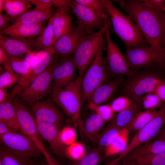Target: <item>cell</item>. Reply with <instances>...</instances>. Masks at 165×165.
Masks as SVG:
<instances>
[{
	"mask_svg": "<svg viewBox=\"0 0 165 165\" xmlns=\"http://www.w3.org/2000/svg\"><path fill=\"white\" fill-rule=\"evenodd\" d=\"M107 165H123L120 161L116 159L108 163Z\"/></svg>",
	"mask_w": 165,
	"mask_h": 165,
	"instance_id": "cell-54",
	"label": "cell"
},
{
	"mask_svg": "<svg viewBox=\"0 0 165 165\" xmlns=\"http://www.w3.org/2000/svg\"><path fill=\"white\" fill-rule=\"evenodd\" d=\"M88 34L79 25L73 26L67 33L60 37L52 46L53 55L59 58L66 57L73 54L80 43Z\"/></svg>",
	"mask_w": 165,
	"mask_h": 165,
	"instance_id": "cell-12",
	"label": "cell"
},
{
	"mask_svg": "<svg viewBox=\"0 0 165 165\" xmlns=\"http://www.w3.org/2000/svg\"><path fill=\"white\" fill-rule=\"evenodd\" d=\"M32 165H46V164H44L43 163H32Z\"/></svg>",
	"mask_w": 165,
	"mask_h": 165,
	"instance_id": "cell-56",
	"label": "cell"
},
{
	"mask_svg": "<svg viewBox=\"0 0 165 165\" xmlns=\"http://www.w3.org/2000/svg\"><path fill=\"white\" fill-rule=\"evenodd\" d=\"M113 29L122 40L126 48H134L146 45L144 36L133 20L119 11L110 0H105Z\"/></svg>",
	"mask_w": 165,
	"mask_h": 165,
	"instance_id": "cell-3",
	"label": "cell"
},
{
	"mask_svg": "<svg viewBox=\"0 0 165 165\" xmlns=\"http://www.w3.org/2000/svg\"><path fill=\"white\" fill-rule=\"evenodd\" d=\"M59 58L58 56L54 55L48 67L19 95L23 101L28 104L33 103L40 101L51 93L52 73Z\"/></svg>",
	"mask_w": 165,
	"mask_h": 165,
	"instance_id": "cell-5",
	"label": "cell"
},
{
	"mask_svg": "<svg viewBox=\"0 0 165 165\" xmlns=\"http://www.w3.org/2000/svg\"><path fill=\"white\" fill-rule=\"evenodd\" d=\"M61 140L65 145H70L75 142L77 136L75 130L72 127H64L60 133Z\"/></svg>",
	"mask_w": 165,
	"mask_h": 165,
	"instance_id": "cell-43",
	"label": "cell"
},
{
	"mask_svg": "<svg viewBox=\"0 0 165 165\" xmlns=\"http://www.w3.org/2000/svg\"><path fill=\"white\" fill-rule=\"evenodd\" d=\"M120 161L123 165H141L125 158H123Z\"/></svg>",
	"mask_w": 165,
	"mask_h": 165,
	"instance_id": "cell-52",
	"label": "cell"
},
{
	"mask_svg": "<svg viewBox=\"0 0 165 165\" xmlns=\"http://www.w3.org/2000/svg\"><path fill=\"white\" fill-rule=\"evenodd\" d=\"M89 107L92 111L96 112L105 122L110 121L115 113L110 105H100Z\"/></svg>",
	"mask_w": 165,
	"mask_h": 165,
	"instance_id": "cell-40",
	"label": "cell"
},
{
	"mask_svg": "<svg viewBox=\"0 0 165 165\" xmlns=\"http://www.w3.org/2000/svg\"><path fill=\"white\" fill-rule=\"evenodd\" d=\"M103 152L97 148L77 160L72 161L70 165H99L105 158Z\"/></svg>",
	"mask_w": 165,
	"mask_h": 165,
	"instance_id": "cell-35",
	"label": "cell"
},
{
	"mask_svg": "<svg viewBox=\"0 0 165 165\" xmlns=\"http://www.w3.org/2000/svg\"><path fill=\"white\" fill-rule=\"evenodd\" d=\"M0 163L2 165H32L30 158L13 153L1 145Z\"/></svg>",
	"mask_w": 165,
	"mask_h": 165,
	"instance_id": "cell-30",
	"label": "cell"
},
{
	"mask_svg": "<svg viewBox=\"0 0 165 165\" xmlns=\"http://www.w3.org/2000/svg\"><path fill=\"white\" fill-rule=\"evenodd\" d=\"M102 47L103 44L82 76L81 105L87 101L97 88L107 81V72L103 64Z\"/></svg>",
	"mask_w": 165,
	"mask_h": 165,
	"instance_id": "cell-4",
	"label": "cell"
},
{
	"mask_svg": "<svg viewBox=\"0 0 165 165\" xmlns=\"http://www.w3.org/2000/svg\"><path fill=\"white\" fill-rule=\"evenodd\" d=\"M125 56L129 68L134 70L149 67L156 64L161 66L165 64L163 52H157L146 45L127 49Z\"/></svg>",
	"mask_w": 165,
	"mask_h": 165,
	"instance_id": "cell-8",
	"label": "cell"
},
{
	"mask_svg": "<svg viewBox=\"0 0 165 165\" xmlns=\"http://www.w3.org/2000/svg\"><path fill=\"white\" fill-rule=\"evenodd\" d=\"M5 0H0V13L4 10Z\"/></svg>",
	"mask_w": 165,
	"mask_h": 165,
	"instance_id": "cell-55",
	"label": "cell"
},
{
	"mask_svg": "<svg viewBox=\"0 0 165 165\" xmlns=\"http://www.w3.org/2000/svg\"><path fill=\"white\" fill-rule=\"evenodd\" d=\"M28 0H5L4 10L11 17L17 16L27 11Z\"/></svg>",
	"mask_w": 165,
	"mask_h": 165,
	"instance_id": "cell-31",
	"label": "cell"
},
{
	"mask_svg": "<svg viewBox=\"0 0 165 165\" xmlns=\"http://www.w3.org/2000/svg\"><path fill=\"white\" fill-rule=\"evenodd\" d=\"M0 46L7 54L17 57L41 50L36 38L20 39L0 34Z\"/></svg>",
	"mask_w": 165,
	"mask_h": 165,
	"instance_id": "cell-16",
	"label": "cell"
},
{
	"mask_svg": "<svg viewBox=\"0 0 165 165\" xmlns=\"http://www.w3.org/2000/svg\"><path fill=\"white\" fill-rule=\"evenodd\" d=\"M160 45L162 48L165 49V26L160 40Z\"/></svg>",
	"mask_w": 165,
	"mask_h": 165,
	"instance_id": "cell-53",
	"label": "cell"
},
{
	"mask_svg": "<svg viewBox=\"0 0 165 165\" xmlns=\"http://www.w3.org/2000/svg\"><path fill=\"white\" fill-rule=\"evenodd\" d=\"M9 96L7 93L6 89L0 88V104L7 101L8 99Z\"/></svg>",
	"mask_w": 165,
	"mask_h": 165,
	"instance_id": "cell-50",
	"label": "cell"
},
{
	"mask_svg": "<svg viewBox=\"0 0 165 165\" xmlns=\"http://www.w3.org/2000/svg\"><path fill=\"white\" fill-rule=\"evenodd\" d=\"M165 152V141L162 139H155L139 145L130 151L124 157L129 158L142 155Z\"/></svg>",
	"mask_w": 165,
	"mask_h": 165,
	"instance_id": "cell-25",
	"label": "cell"
},
{
	"mask_svg": "<svg viewBox=\"0 0 165 165\" xmlns=\"http://www.w3.org/2000/svg\"><path fill=\"white\" fill-rule=\"evenodd\" d=\"M0 64L3 66L6 71L15 73L12 68L10 61L7 54L0 46Z\"/></svg>",
	"mask_w": 165,
	"mask_h": 165,
	"instance_id": "cell-44",
	"label": "cell"
},
{
	"mask_svg": "<svg viewBox=\"0 0 165 165\" xmlns=\"http://www.w3.org/2000/svg\"><path fill=\"white\" fill-rule=\"evenodd\" d=\"M12 102L16 110L21 132L31 138L43 153L46 150L38 132L35 119L22 100L15 97L13 99Z\"/></svg>",
	"mask_w": 165,
	"mask_h": 165,
	"instance_id": "cell-11",
	"label": "cell"
},
{
	"mask_svg": "<svg viewBox=\"0 0 165 165\" xmlns=\"http://www.w3.org/2000/svg\"><path fill=\"white\" fill-rule=\"evenodd\" d=\"M7 54L10 61L12 68L15 73L24 76L30 72L31 68L25 59Z\"/></svg>",
	"mask_w": 165,
	"mask_h": 165,
	"instance_id": "cell-37",
	"label": "cell"
},
{
	"mask_svg": "<svg viewBox=\"0 0 165 165\" xmlns=\"http://www.w3.org/2000/svg\"><path fill=\"white\" fill-rule=\"evenodd\" d=\"M152 93L156 94L163 103L165 102V82L163 81L158 84Z\"/></svg>",
	"mask_w": 165,
	"mask_h": 165,
	"instance_id": "cell-47",
	"label": "cell"
},
{
	"mask_svg": "<svg viewBox=\"0 0 165 165\" xmlns=\"http://www.w3.org/2000/svg\"><path fill=\"white\" fill-rule=\"evenodd\" d=\"M163 53H164V57H165V49L164 50Z\"/></svg>",
	"mask_w": 165,
	"mask_h": 165,
	"instance_id": "cell-57",
	"label": "cell"
},
{
	"mask_svg": "<svg viewBox=\"0 0 165 165\" xmlns=\"http://www.w3.org/2000/svg\"><path fill=\"white\" fill-rule=\"evenodd\" d=\"M82 76L62 88L52 87V100L78 126L81 134L86 136L80 114Z\"/></svg>",
	"mask_w": 165,
	"mask_h": 165,
	"instance_id": "cell-2",
	"label": "cell"
},
{
	"mask_svg": "<svg viewBox=\"0 0 165 165\" xmlns=\"http://www.w3.org/2000/svg\"><path fill=\"white\" fill-rule=\"evenodd\" d=\"M45 28L41 23L12 24L0 31V34L17 38H33L41 35Z\"/></svg>",
	"mask_w": 165,
	"mask_h": 165,
	"instance_id": "cell-21",
	"label": "cell"
},
{
	"mask_svg": "<svg viewBox=\"0 0 165 165\" xmlns=\"http://www.w3.org/2000/svg\"><path fill=\"white\" fill-rule=\"evenodd\" d=\"M165 124V102L156 115L143 128L136 132L126 149L117 158L120 161L130 151L139 145L154 139Z\"/></svg>",
	"mask_w": 165,
	"mask_h": 165,
	"instance_id": "cell-10",
	"label": "cell"
},
{
	"mask_svg": "<svg viewBox=\"0 0 165 165\" xmlns=\"http://www.w3.org/2000/svg\"><path fill=\"white\" fill-rule=\"evenodd\" d=\"M142 106L146 110H155L163 103L158 96L153 93L145 94L142 99Z\"/></svg>",
	"mask_w": 165,
	"mask_h": 165,
	"instance_id": "cell-38",
	"label": "cell"
},
{
	"mask_svg": "<svg viewBox=\"0 0 165 165\" xmlns=\"http://www.w3.org/2000/svg\"><path fill=\"white\" fill-rule=\"evenodd\" d=\"M22 75L5 71L0 75V88L6 89L17 84Z\"/></svg>",
	"mask_w": 165,
	"mask_h": 165,
	"instance_id": "cell-39",
	"label": "cell"
},
{
	"mask_svg": "<svg viewBox=\"0 0 165 165\" xmlns=\"http://www.w3.org/2000/svg\"><path fill=\"white\" fill-rule=\"evenodd\" d=\"M11 18L7 13H0V31H2L10 27L11 25Z\"/></svg>",
	"mask_w": 165,
	"mask_h": 165,
	"instance_id": "cell-46",
	"label": "cell"
},
{
	"mask_svg": "<svg viewBox=\"0 0 165 165\" xmlns=\"http://www.w3.org/2000/svg\"><path fill=\"white\" fill-rule=\"evenodd\" d=\"M93 112L82 121L86 136L94 142L106 122L96 112Z\"/></svg>",
	"mask_w": 165,
	"mask_h": 165,
	"instance_id": "cell-26",
	"label": "cell"
},
{
	"mask_svg": "<svg viewBox=\"0 0 165 165\" xmlns=\"http://www.w3.org/2000/svg\"><path fill=\"white\" fill-rule=\"evenodd\" d=\"M52 17L42 34L36 38L38 46L41 50H50L53 44L54 34Z\"/></svg>",
	"mask_w": 165,
	"mask_h": 165,
	"instance_id": "cell-36",
	"label": "cell"
},
{
	"mask_svg": "<svg viewBox=\"0 0 165 165\" xmlns=\"http://www.w3.org/2000/svg\"><path fill=\"white\" fill-rule=\"evenodd\" d=\"M123 76L117 77L97 88L87 101L88 107L100 105L109 100L119 87L123 80Z\"/></svg>",
	"mask_w": 165,
	"mask_h": 165,
	"instance_id": "cell-22",
	"label": "cell"
},
{
	"mask_svg": "<svg viewBox=\"0 0 165 165\" xmlns=\"http://www.w3.org/2000/svg\"><path fill=\"white\" fill-rule=\"evenodd\" d=\"M35 121L39 135L48 143L52 151L56 154L68 159L67 147L60 138V129L53 124Z\"/></svg>",
	"mask_w": 165,
	"mask_h": 165,
	"instance_id": "cell-19",
	"label": "cell"
},
{
	"mask_svg": "<svg viewBox=\"0 0 165 165\" xmlns=\"http://www.w3.org/2000/svg\"><path fill=\"white\" fill-rule=\"evenodd\" d=\"M43 154L46 161V165H61L46 150L44 151Z\"/></svg>",
	"mask_w": 165,
	"mask_h": 165,
	"instance_id": "cell-49",
	"label": "cell"
},
{
	"mask_svg": "<svg viewBox=\"0 0 165 165\" xmlns=\"http://www.w3.org/2000/svg\"><path fill=\"white\" fill-rule=\"evenodd\" d=\"M72 56L60 58L52 75V87L62 88L74 82L77 78Z\"/></svg>",
	"mask_w": 165,
	"mask_h": 165,
	"instance_id": "cell-18",
	"label": "cell"
},
{
	"mask_svg": "<svg viewBox=\"0 0 165 165\" xmlns=\"http://www.w3.org/2000/svg\"><path fill=\"white\" fill-rule=\"evenodd\" d=\"M52 100L48 99L28 104V109L35 120L56 125L60 129L62 115Z\"/></svg>",
	"mask_w": 165,
	"mask_h": 165,
	"instance_id": "cell-15",
	"label": "cell"
},
{
	"mask_svg": "<svg viewBox=\"0 0 165 165\" xmlns=\"http://www.w3.org/2000/svg\"><path fill=\"white\" fill-rule=\"evenodd\" d=\"M134 77L123 90L124 96L134 101L141 100L145 94L152 93L156 86L163 81L151 73Z\"/></svg>",
	"mask_w": 165,
	"mask_h": 165,
	"instance_id": "cell-13",
	"label": "cell"
},
{
	"mask_svg": "<svg viewBox=\"0 0 165 165\" xmlns=\"http://www.w3.org/2000/svg\"><path fill=\"white\" fill-rule=\"evenodd\" d=\"M39 59L37 64L33 67L30 72L22 76L9 94L8 99L12 101L27 88L33 80L43 72L50 64L53 55L50 50H42L38 53Z\"/></svg>",
	"mask_w": 165,
	"mask_h": 165,
	"instance_id": "cell-17",
	"label": "cell"
},
{
	"mask_svg": "<svg viewBox=\"0 0 165 165\" xmlns=\"http://www.w3.org/2000/svg\"><path fill=\"white\" fill-rule=\"evenodd\" d=\"M106 29L88 35L75 50L72 59L78 71V76H82L95 58L100 46L103 44Z\"/></svg>",
	"mask_w": 165,
	"mask_h": 165,
	"instance_id": "cell-6",
	"label": "cell"
},
{
	"mask_svg": "<svg viewBox=\"0 0 165 165\" xmlns=\"http://www.w3.org/2000/svg\"><path fill=\"white\" fill-rule=\"evenodd\" d=\"M122 130L110 123L97 137L96 139L97 144V148L103 152L105 151L106 148Z\"/></svg>",
	"mask_w": 165,
	"mask_h": 165,
	"instance_id": "cell-29",
	"label": "cell"
},
{
	"mask_svg": "<svg viewBox=\"0 0 165 165\" xmlns=\"http://www.w3.org/2000/svg\"><path fill=\"white\" fill-rule=\"evenodd\" d=\"M70 9H58L52 17L54 34L53 44L73 27L72 19L69 13Z\"/></svg>",
	"mask_w": 165,
	"mask_h": 165,
	"instance_id": "cell-23",
	"label": "cell"
},
{
	"mask_svg": "<svg viewBox=\"0 0 165 165\" xmlns=\"http://www.w3.org/2000/svg\"><path fill=\"white\" fill-rule=\"evenodd\" d=\"M69 7L77 20L78 25L90 35L96 29H105L109 22L106 24L94 12L89 8L71 0Z\"/></svg>",
	"mask_w": 165,
	"mask_h": 165,
	"instance_id": "cell-14",
	"label": "cell"
},
{
	"mask_svg": "<svg viewBox=\"0 0 165 165\" xmlns=\"http://www.w3.org/2000/svg\"><path fill=\"white\" fill-rule=\"evenodd\" d=\"M155 110L141 111L133 120L128 126L129 132H136L145 126L156 114Z\"/></svg>",
	"mask_w": 165,
	"mask_h": 165,
	"instance_id": "cell-32",
	"label": "cell"
},
{
	"mask_svg": "<svg viewBox=\"0 0 165 165\" xmlns=\"http://www.w3.org/2000/svg\"><path fill=\"white\" fill-rule=\"evenodd\" d=\"M129 131L128 128L122 130L105 151V158L110 157L122 153L127 146Z\"/></svg>",
	"mask_w": 165,
	"mask_h": 165,
	"instance_id": "cell-28",
	"label": "cell"
},
{
	"mask_svg": "<svg viewBox=\"0 0 165 165\" xmlns=\"http://www.w3.org/2000/svg\"><path fill=\"white\" fill-rule=\"evenodd\" d=\"M0 165H2V164L0 163Z\"/></svg>",
	"mask_w": 165,
	"mask_h": 165,
	"instance_id": "cell-58",
	"label": "cell"
},
{
	"mask_svg": "<svg viewBox=\"0 0 165 165\" xmlns=\"http://www.w3.org/2000/svg\"><path fill=\"white\" fill-rule=\"evenodd\" d=\"M51 7L47 5H38L33 9L27 11L15 17H11L13 24H40L50 20L54 14Z\"/></svg>",
	"mask_w": 165,
	"mask_h": 165,
	"instance_id": "cell-20",
	"label": "cell"
},
{
	"mask_svg": "<svg viewBox=\"0 0 165 165\" xmlns=\"http://www.w3.org/2000/svg\"><path fill=\"white\" fill-rule=\"evenodd\" d=\"M0 122L21 132L16 112L12 101L8 100L0 104Z\"/></svg>",
	"mask_w": 165,
	"mask_h": 165,
	"instance_id": "cell-27",
	"label": "cell"
},
{
	"mask_svg": "<svg viewBox=\"0 0 165 165\" xmlns=\"http://www.w3.org/2000/svg\"><path fill=\"white\" fill-rule=\"evenodd\" d=\"M155 139H162L165 141V124L162 127L155 137Z\"/></svg>",
	"mask_w": 165,
	"mask_h": 165,
	"instance_id": "cell-51",
	"label": "cell"
},
{
	"mask_svg": "<svg viewBox=\"0 0 165 165\" xmlns=\"http://www.w3.org/2000/svg\"><path fill=\"white\" fill-rule=\"evenodd\" d=\"M133 20L147 42L156 51L163 52L160 40L165 26V13L146 5L141 0H114Z\"/></svg>",
	"mask_w": 165,
	"mask_h": 165,
	"instance_id": "cell-1",
	"label": "cell"
},
{
	"mask_svg": "<svg viewBox=\"0 0 165 165\" xmlns=\"http://www.w3.org/2000/svg\"><path fill=\"white\" fill-rule=\"evenodd\" d=\"M142 107V100L134 101L128 108L114 116L110 123L122 130L128 128L134 118L141 111Z\"/></svg>",
	"mask_w": 165,
	"mask_h": 165,
	"instance_id": "cell-24",
	"label": "cell"
},
{
	"mask_svg": "<svg viewBox=\"0 0 165 165\" xmlns=\"http://www.w3.org/2000/svg\"><path fill=\"white\" fill-rule=\"evenodd\" d=\"M1 145L9 151L17 155L31 158L40 157L43 153L29 137L19 133L0 135Z\"/></svg>",
	"mask_w": 165,
	"mask_h": 165,
	"instance_id": "cell-9",
	"label": "cell"
},
{
	"mask_svg": "<svg viewBox=\"0 0 165 165\" xmlns=\"http://www.w3.org/2000/svg\"><path fill=\"white\" fill-rule=\"evenodd\" d=\"M68 159L72 161L78 160L85 155L83 145L81 143L75 142L67 147Z\"/></svg>",
	"mask_w": 165,
	"mask_h": 165,
	"instance_id": "cell-41",
	"label": "cell"
},
{
	"mask_svg": "<svg viewBox=\"0 0 165 165\" xmlns=\"http://www.w3.org/2000/svg\"><path fill=\"white\" fill-rule=\"evenodd\" d=\"M134 101L130 97L123 96L114 100L110 105L115 112L119 113L128 108Z\"/></svg>",
	"mask_w": 165,
	"mask_h": 165,
	"instance_id": "cell-42",
	"label": "cell"
},
{
	"mask_svg": "<svg viewBox=\"0 0 165 165\" xmlns=\"http://www.w3.org/2000/svg\"><path fill=\"white\" fill-rule=\"evenodd\" d=\"M125 158L141 165H165V152L142 155Z\"/></svg>",
	"mask_w": 165,
	"mask_h": 165,
	"instance_id": "cell-34",
	"label": "cell"
},
{
	"mask_svg": "<svg viewBox=\"0 0 165 165\" xmlns=\"http://www.w3.org/2000/svg\"><path fill=\"white\" fill-rule=\"evenodd\" d=\"M143 1L147 5L157 11L165 13V0H144Z\"/></svg>",
	"mask_w": 165,
	"mask_h": 165,
	"instance_id": "cell-45",
	"label": "cell"
},
{
	"mask_svg": "<svg viewBox=\"0 0 165 165\" xmlns=\"http://www.w3.org/2000/svg\"><path fill=\"white\" fill-rule=\"evenodd\" d=\"M92 9L94 12L106 24L109 21V16L105 5V0H75Z\"/></svg>",
	"mask_w": 165,
	"mask_h": 165,
	"instance_id": "cell-33",
	"label": "cell"
},
{
	"mask_svg": "<svg viewBox=\"0 0 165 165\" xmlns=\"http://www.w3.org/2000/svg\"><path fill=\"white\" fill-rule=\"evenodd\" d=\"M18 130L0 122V135L9 133H19Z\"/></svg>",
	"mask_w": 165,
	"mask_h": 165,
	"instance_id": "cell-48",
	"label": "cell"
},
{
	"mask_svg": "<svg viewBox=\"0 0 165 165\" xmlns=\"http://www.w3.org/2000/svg\"><path fill=\"white\" fill-rule=\"evenodd\" d=\"M109 24L107 25L105 32L106 41L107 55L105 58L107 72L116 77L126 75L131 78L137 74L136 72L128 67L127 61L120 49L112 40L109 30Z\"/></svg>",
	"mask_w": 165,
	"mask_h": 165,
	"instance_id": "cell-7",
	"label": "cell"
}]
</instances>
